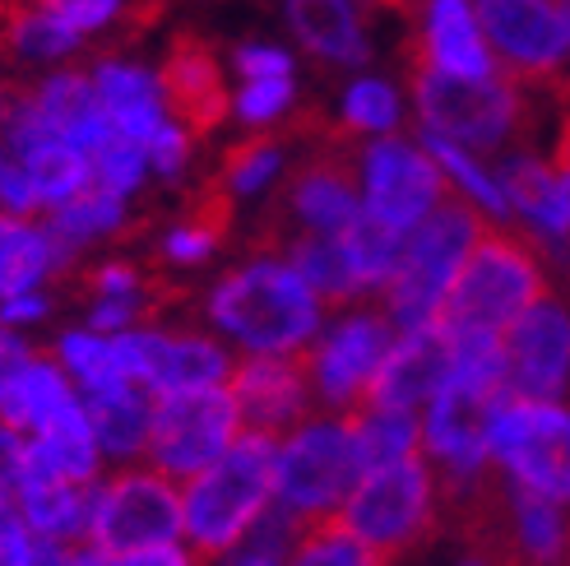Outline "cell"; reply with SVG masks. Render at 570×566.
I'll return each instance as SVG.
<instances>
[{"mask_svg":"<svg viewBox=\"0 0 570 566\" xmlns=\"http://www.w3.org/2000/svg\"><path fill=\"white\" fill-rule=\"evenodd\" d=\"M548 293L552 283L543 270V246L510 228H488L469 251L460 279H454V289L441 306V321L450 330H464V325L510 330V321L524 316Z\"/></svg>","mask_w":570,"mask_h":566,"instance_id":"5","label":"cell"},{"mask_svg":"<svg viewBox=\"0 0 570 566\" xmlns=\"http://www.w3.org/2000/svg\"><path fill=\"white\" fill-rule=\"evenodd\" d=\"M344 418L353 422V432H357V450H362V465L366 469L409 456V450H417V441H422V422L413 418V409L357 404Z\"/></svg>","mask_w":570,"mask_h":566,"instance_id":"29","label":"cell"},{"mask_svg":"<svg viewBox=\"0 0 570 566\" xmlns=\"http://www.w3.org/2000/svg\"><path fill=\"white\" fill-rule=\"evenodd\" d=\"M372 6H381V10H409V0H372Z\"/></svg>","mask_w":570,"mask_h":566,"instance_id":"48","label":"cell"},{"mask_svg":"<svg viewBox=\"0 0 570 566\" xmlns=\"http://www.w3.org/2000/svg\"><path fill=\"white\" fill-rule=\"evenodd\" d=\"M94 89H98L102 107L117 117V126L126 135H135L139 145H149V139L158 135L167 103H163V84L149 70L126 66V61H102L94 70Z\"/></svg>","mask_w":570,"mask_h":566,"instance_id":"21","label":"cell"},{"mask_svg":"<svg viewBox=\"0 0 570 566\" xmlns=\"http://www.w3.org/2000/svg\"><path fill=\"white\" fill-rule=\"evenodd\" d=\"M23 506V520L33 525L38 534H51V539H75V534L89 529V516H94V488L89 484H61L51 488H38V492H23L19 497Z\"/></svg>","mask_w":570,"mask_h":566,"instance_id":"32","label":"cell"},{"mask_svg":"<svg viewBox=\"0 0 570 566\" xmlns=\"http://www.w3.org/2000/svg\"><path fill=\"white\" fill-rule=\"evenodd\" d=\"M510 390L524 400H557L570 386V311L548 293L505 330Z\"/></svg>","mask_w":570,"mask_h":566,"instance_id":"17","label":"cell"},{"mask_svg":"<svg viewBox=\"0 0 570 566\" xmlns=\"http://www.w3.org/2000/svg\"><path fill=\"white\" fill-rule=\"evenodd\" d=\"M42 311H47V297H38V293H19V297L0 302V316H6V325L10 321H38Z\"/></svg>","mask_w":570,"mask_h":566,"instance_id":"44","label":"cell"},{"mask_svg":"<svg viewBox=\"0 0 570 566\" xmlns=\"http://www.w3.org/2000/svg\"><path fill=\"white\" fill-rule=\"evenodd\" d=\"M366 173V209L381 214L394 228H417V223L445 201V177L441 163L409 145V139H376L362 158Z\"/></svg>","mask_w":570,"mask_h":566,"instance_id":"15","label":"cell"},{"mask_svg":"<svg viewBox=\"0 0 570 566\" xmlns=\"http://www.w3.org/2000/svg\"><path fill=\"white\" fill-rule=\"evenodd\" d=\"M117 566H195V557H186L177 544H149V548L126 553Z\"/></svg>","mask_w":570,"mask_h":566,"instance_id":"43","label":"cell"},{"mask_svg":"<svg viewBox=\"0 0 570 566\" xmlns=\"http://www.w3.org/2000/svg\"><path fill=\"white\" fill-rule=\"evenodd\" d=\"M233 394L242 409V432L288 437L316 409V381H311L306 353H255L233 367Z\"/></svg>","mask_w":570,"mask_h":566,"instance_id":"13","label":"cell"},{"mask_svg":"<svg viewBox=\"0 0 570 566\" xmlns=\"http://www.w3.org/2000/svg\"><path fill=\"white\" fill-rule=\"evenodd\" d=\"M158 84H163V103L167 111L177 117L181 130H190V139H205L214 135L227 111H233V94L223 84V66H218V51L205 33L195 28H181L173 33L163 51V70H158Z\"/></svg>","mask_w":570,"mask_h":566,"instance_id":"16","label":"cell"},{"mask_svg":"<svg viewBox=\"0 0 570 566\" xmlns=\"http://www.w3.org/2000/svg\"><path fill=\"white\" fill-rule=\"evenodd\" d=\"M404 75H409L422 126L460 139L464 149L492 154L520 126H533V111H529L533 103L524 98L529 84L501 66L482 79H469V75H445L426 61H404Z\"/></svg>","mask_w":570,"mask_h":566,"instance_id":"3","label":"cell"},{"mask_svg":"<svg viewBox=\"0 0 570 566\" xmlns=\"http://www.w3.org/2000/svg\"><path fill=\"white\" fill-rule=\"evenodd\" d=\"M288 23L306 42V51L325 56V61L362 66L366 56H372L348 0H288Z\"/></svg>","mask_w":570,"mask_h":566,"instance_id":"23","label":"cell"},{"mask_svg":"<svg viewBox=\"0 0 570 566\" xmlns=\"http://www.w3.org/2000/svg\"><path fill=\"white\" fill-rule=\"evenodd\" d=\"M14 158H23V167H28V177H33V186H38V201L42 205H66L70 195H79L83 186L94 182V163H89V154H83L75 139H66V135H47V139H38V145H28L23 154H14Z\"/></svg>","mask_w":570,"mask_h":566,"instance_id":"27","label":"cell"},{"mask_svg":"<svg viewBox=\"0 0 570 566\" xmlns=\"http://www.w3.org/2000/svg\"><path fill=\"white\" fill-rule=\"evenodd\" d=\"M492 460L505 465L524 488L570 506V409L510 394L492 428Z\"/></svg>","mask_w":570,"mask_h":566,"instance_id":"10","label":"cell"},{"mask_svg":"<svg viewBox=\"0 0 570 566\" xmlns=\"http://www.w3.org/2000/svg\"><path fill=\"white\" fill-rule=\"evenodd\" d=\"M23 456H28V441L19 428L0 422V511H10L19 501V488H23Z\"/></svg>","mask_w":570,"mask_h":566,"instance_id":"41","label":"cell"},{"mask_svg":"<svg viewBox=\"0 0 570 566\" xmlns=\"http://www.w3.org/2000/svg\"><path fill=\"white\" fill-rule=\"evenodd\" d=\"M283 261H293L306 283L321 293L325 306H344L362 293V279L348 261V246L344 237H325V233H297L288 242V251H283Z\"/></svg>","mask_w":570,"mask_h":566,"instance_id":"26","label":"cell"},{"mask_svg":"<svg viewBox=\"0 0 570 566\" xmlns=\"http://www.w3.org/2000/svg\"><path fill=\"white\" fill-rule=\"evenodd\" d=\"M181 534V492L163 469H126L94 492L89 539L107 553H135L149 544H173Z\"/></svg>","mask_w":570,"mask_h":566,"instance_id":"9","label":"cell"},{"mask_svg":"<svg viewBox=\"0 0 570 566\" xmlns=\"http://www.w3.org/2000/svg\"><path fill=\"white\" fill-rule=\"evenodd\" d=\"M274 478L278 450L274 437L261 432H242L209 469L190 478L181 497V534L190 539L195 566H214L218 557L246 544L250 525L261 520L274 497Z\"/></svg>","mask_w":570,"mask_h":566,"instance_id":"1","label":"cell"},{"mask_svg":"<svg viewBox=\"0 0 570 566\" xmlns=\"http://www.w3.org/2000/svg\"><path fill=\"white\" fill-rule=\"evenodd\" d=\"M288 107H293V75L246 79V89L237 94V117L246 126H274Z\"/></svg>","mask_w":570,"mask_h":566,"instance_id":"37","label":"cell"},{"mask_svg":"<svg viewBox=\"0 0 570 566\" xmlns=\"http://www.w3.org/2000/svg\"><path fill=\"white\" fill-rule=\"evenodd\" d=\"M454 372V330L445 321H426L404 330L394 339L385 362L376 367L372 386H366L362 404H385V409H417L450 381Z\"/></svg>","mask_w":570,"mask_h":566,"instance_id":"18","label":"cell"},{"mask_svg":"<svg viewBox=\"0 0 570 566\" xmlns=\"http://www.w3.org/2000/svg\"><path fill=\"white\" fill-rule=\"evenodd\" d=\"M288 566H399V562L353 539L338 511H316V516H297V544L288 553Z\"/></svg>","mask_w":570,"mask_h":566,"instance_id":"25","label":"cell"},{"mask_svg":"<svg viewBox=\"0 0 570 566\" xmlns=\"http://www.w3.org/2000/svg\"><path fill=\"white\" fill-rule=\"evenodd\" d=\"M242 437V409L233 386H181L154 394L149 422V460L154 469L190 484L199 469H209L227 446Z\"/></svg>","mask_w":570,"mask_h":566,"instance_id":"7","label":"cell"},{"mask_svg":"<svg viewBox=\"0 0 570 566\" xmlns=\"http://www.w3.org/2000/svg\"><path fill=\"white\" fill-rule=\"evenodd\" d=\"M362 450L357 432L348 418L311 422L297 428L278 450V478L274 497L278 506H288L293 516H316V511H338L348 501V492L362 484Z\"/></svg>","mask_w":570,"mask_h":566,"instance_id":"8","label":"cell"},{"mask_svg":"<svg viewBox=\"0 0 570 566\" xmlns=\"http://www.w3.org/2000/svg\"><path fill=\"white\" fill-rule=\"evenodd\" d=\"M89 163H94V182L117 191V195H130L139 182H145V163H149V145H139L135 135H126L121 126L102 135L98 145L89 149Z\"/></svg>","mask_w":570,"mask_h":566,"instance_id":"35","label":"cell"},{"mask_svg":"<svg viewBox=\"0 0 570 566\" xmlns=\"http://www.w3.org/2000/svg\"><path fill=\"white\" fill-rule=\"evenodd\" d=\"M0 209H10V214H33V209H42L38 186H33V177H28L23 158H14V154H6V149H0Z\"/></svg>","mask_w":570,"mask_h":566,"instance_id":"39","label":"cell"},{"mask_svg":"<svg viewBox=\"0 0 570 566\" xmlns=\"http://www.w3.org/2000/svg\"><path fill=\"white\" fill-rule=\"evenodd\" d=\"M399 121V98L390 84L381 79H357L344 94V126H353L357 135H381Z\"/></svg>","mask_w":570,"mask_h":566,"instance_id":"36","label":"cell"},{"mask_svg":"<svg viewBox=\"0 0 570 566\" xmlns=\"http://www.w3.org/2000/svg\"><path fill=\"white\" fill-rule=\"evenodd\" d=\"M390 344H394L390 311L366 306V311L344 316L316 349H302L306 367H311V381H316V394L338 413L357 409L366 400V386H372L376 367L385 362Z\"/></svg>","mask_w":570,"mask_h":566,"instance_id":"12","label":"cell"},{"mask_svg":"<svg viewBox=\"0 0 570 566\" xmlns=\"http://www.w3.org/2000/svg\"><path fill=\"white\" fill-rule=\"evenodd\" d=\"M321 306L293 261L255 256L209 293V321L250 353H297L316 339Z\"/></svg>","mask_w":570,"mask_h":566,"instance_id":"2","label":"cell"},{"mask_svg":"<svg viewBox=\"0 0 570 566\" xmlns=\"http://www.w3.org/2000/svg\"><path fill=\"white\" fill-rule=\"evenodd\" d=\"M338 237L348 246V261L362 279V289H385L399 270V261H404V242H409L404 228H394V223H385L372 209H362Z\"/></svg>","mask_w":570,"mask_h":566,"instance_id":"28","label":"cell"},{"mask_svg":"<svg viewBox=\"0 0 570 566\" xmlns=\"http://www.w3.org/2000/svg\"><path fill=\"white\" fill-rule=\"evenodd\" d=\"M47 274H56L51 228L28 223V214L0 209V302L33 293Z\"/></svg>","mask_w":570,"mask_h":566,"instance_id":"24","label":"cell"},{"mask_svg":"<svg viewBox=\"0 0 570 566\" xmlns=\"http://www.w3.org/2000/svg\"><path fill=\"white\" fill-rule=\"evenodd\" d=\"M338 516H344V529L353 539L404 562L441 529L436 474L417 450H409V456H399L390 465L366 469L362 484L348 492V501L338 506Z\"/></svg>","mask_w":570,"mask_h":566,"instance_id":"6","label":"cell"},{"mask_svg":"<svg viewBox=\"0 0 570 566\" xmlns=\"http://www.w3.org/2000/svg\"><path fill=\"white\" fill-rule=\"evenodd\" d=\"M557 205H561V223L570 233V167H557Z\"/></svg>","mask_w":570,"mask_h":566,"instance_id":"46","label":"cell"},{"mask_svg":"<svg viewBox=\"0 0 570 566\" xmlns=\"http://www.w3.org/2000/svg\"><path fill=\"white\" fill-rule=\"evenodd\" d=\"M70 566H117V553L89 544V548H75V553H70Z\"/></svg>","mask_w":570,"mask_h":566,"instance_id":"45","label":"cell"},{"mask_svg":"<svg viewBox=\"0 0 570 566\" xmlns=\"http://www.w3.org/2000/svg\"><path fill=\"white\" fill-rule=\"evenodd\" d=\"M117 358L135 386L181 390V386H218L233 377V362L209 334L195 330H121L111 334Z\"/></svg>","mask_w":570,"mask_h":566,"instance_id":"14","label":"cell"},{"mask_svg":"<svg viewBox=\"0 0 570 566\" xmlns=\"http://www.w3.org/2000/svg\"><path fill=\"white\" fill-rule=\"evenodd\" d=\"M288 139H297V126L293 121H283V126H269V130H255L246 139H237V145H227L223 158H218V182L233 191V195H250V191H261L269 177H274V167H278V154Z\"/></svg>","mask_w":570,"mask_h":566,"instance_id":"30","label":"cell"},{"mask_svg":"<svg viewBox=\"0 0 570 566\" xmlns=\"http://www.w3.org/2000/svg\"><path fill=\"white\" fill-rule=\"evenodd\" d=\"M422 145H426V154H432L454 182H460V191L469 195L478 209H488L492 218H510V201H505L501 182H497L492 173H482V167L469 158V149L460 145V139H450V135H441V130H426V126H422Z\"/></svg>","mask_w":570,"mask_h":566,"instance_id":"34","label":"cell"},{"mask_svg":"<svg viewBox=\"0 0 570 566\" xmlns=\"http://www.w3.org/2000/svg\"><path fill=\"white\" fill-rule=\"evenodd\" d=\"M190 149H195V139H190V130H181V126H158V135L149 139V163L158 167V177H167V182H177L181 173H186V163H190Z\"/></svg>","mask_w":570,"mask_h":566,"instance_id":"40","label":"cell"},{"mask_svg":"<svg viewBox=\"0 0 570 566\" xmlns=\"http://www.w3.org/2000/svg\"><path fill=\"white\" fill-rule=\"evenodd\" d=\"M404 61H426L445 75H469V79H482L497 70L482 19L469 0H426L422 28L404 42Z\"/></svg>","mask_w":570,"mask_h":566,"instance_id":"19","label":"cell"},{"mask_svg":"<svg viewBox=\"0 0 570 566\" xmlns=\"http://www.w3.org/2000/svg\"><path fill=\"white\" fill-rule=\"evenodd\" d=\"M89 422L94 437L107 456L130 460L139 450H149V422H154V390L149 386H117L89 394Z\"/></svg>","mask_w":570,"mask_h":566,"instance_id":"22","label":"cell"},{"mask_svg":"<svg viewBox=\"0 0 570 566\" xmlns=\"http://www.w3.org/2000/svg\"><path fill=\"white\" fill-rule=\"evenodd\" d=\"M121 6H126V0H47L42 10H47L56 23H61L66 33H75V38L83 42V38L94 33V28H107L111 19H117Z\"/></svg>","mask_w":570,"mask_h":566,"instance_id":"38","label":"cell"},{"mask_svg":"<svg viewBox=\"0 0 570 566\" xmlns=\"http://www.w3.org/2000/svg\"><path fill=\"white\" fill-rule=\"evenodd\" d=\"M121 218H126V195L89 182L79 195H70L66 205L51 209L47 228H51L56 237H66L70 246H83V242H94V237H102V233H117Z\"/></svg>","mask_w":570,"mask_h":566,"instance_id":"31","label":"cell"},{"mask_svg":"<svg viewBox=\"0 0 570 566\" xmlns=\"http://www.w3.org/2000/svg\"><path fill=\"white\" fill-rule=\"evenodd\" d=\"M233 201L237 195L227 191L218 177H205L181 205V218L173 223V228L163 233V246L154 265L163 270H186V265H199L209 261L214 251L233 237Z\"/></svg>","mask_w":570,"mask_h":566,"instance_id":"20","label":"cell"},{"mask_svg":"<svg viewBox=\"0 0 570 566\" xmlns=\"http://www.w3.org/2000/svg\"><path fill=\"white\" fill-rule=\"evenodd\" d=\"M237 566H278V562H274V557H255V553H246Z\"/></svg>","mask_w":570,"mask_h":566,"instance_id":"47","label":"cell"},{"mask_svg":"<svg viewBox=\"0 0 570 566\" xmlns=\"http://www.w3.org/2000/svg\"><path fill=\"white\" fill-rule=\"evenodd\" d=\"M482 33L492 38L497 66L524 84H548L570 56V23L561 0H478Z\"/></svg>","mask_w":570,"mask_h":566,"instance_id":"11","label":"cell"},{"mask_svg":"<svg viewBox=\"0 0 570 566\" xmlns=\"http://www.w3.org/2000/svg\"><path fill=\"white\" fill-rule=\"evenodd\" d=\"M561 14H566V23H570V0H561Z\"/></svg>","mask_w":570,"mask_h":566,"instance_id":"49","label":"cell"},{"mask_svg":"<svg viewBox=\"0 0 570 566\" xmlns=\"http://www.w3.org/2000/svg\"><path fill=\"white\" fill-rule=\"evenodd\" d=\"M233 66L246 79H274V75H293V56L278 47H261V42H242L233 51Z\"/></svg>","mask_w":570,"mask_h":566,"instance_id":"42","label":"cell"},{"mask_svg":"<svg viewBox=\"0 0 570 566\" xmlns=\"http://www.w3.org/2000/svg\"><path fill=\"white\" fill-rule=\"evenodd\" d=\"M61 362H66V372L89 394L130 386L126 367L117 358V344H111L107 334H98V330H70V334H61Z\"/></svg>","mask_w":570,"mask_h":566,"instance_id":"33","label":"cell"},{"mask_svg":"<svg viewBox=\"0 0 570 566\" xmlns=\"http://www.w3.org/2000/svg\"><path fill=\"white\" fill-rule=\"evenodd\" d=\"M482 233H488V218L464 195H445L417 228H409L404 261H399L394 279L385 283V311L399 330L441 321V306Z\"/></svg>","mask_w":570,"mask_h":566,"instance_id":"4","label":"cell"}]
</instances>
